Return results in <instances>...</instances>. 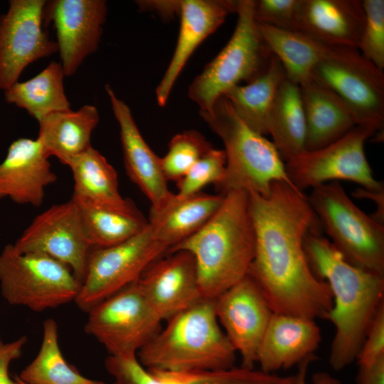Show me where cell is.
<instances>
[{
  "label": "cell",
  "instance_id": "obj_35",
  "mask_svg": "<svg viewBox=\"0 0 384 384\" xmlns=\"http://www.w3.org/2000/svg\"><path fill=\"white\" fill-rule=\"evenodd\" d=\"M225 164L224 150L212 147L176 183L178 193L176 195L180 198L188 197L201 193L208 184L217 186L224 178Z\"/></svg>",
  "mask_w": 384,
  "mask_h": 384
},
{
  "label": "cell",
  "instance_id": "obj_6",
  "mask_svg": "<svg viewBox=\"0 0 384 384\" xmlns=\"http://www.w3.org/2000/svg\"><path fill=\"white\" fill-rule=\"evenodd\" d=\"M254 0L238 1L234 32L221 51L194 78L188 95L208 111L230 88L253 81L267 69L272 53L254 17Z\"/></svg>",
  "mask_w": 384,
  "mask_h": 384
},
{
  "label": "cell",
  "instance_id": "obj_15",
  "mask_svg": "<svg viewBox=\"0 0 384 384\" xmlns=\"http://www.w3.org/2000/svg\"><path fill=\"white\" fill-rule=\"evenodd\" d=\"M220 325L236 352L241 366L252 368L273 311L256 281L247 274L215 299Z\"/></svg>",
  "mask_w": 384,
  "mask_h": 384
},
{
  "label": "cell",
  "instance_id": "obj_36",
  "mask_svg": "<svg viewBox=\"0 0 384 384\" xmlns=\"http://www.w3.org/2000/svg\"><path fill=\"white\" fill-rule=\"evenodd\" d=\"M363 29L358 50L379 69L384 68V1L363 0Z\"/></svg>",
  "mask_w": 384,
  "mask_h": 384
},
{
  "label": "cell",
  "instance_id": "obj_30",
  "mask_svg": "<svg viewBox=\"0 0 384 384\" xmlns=\"http://www.w3.org/2000/svg\"><path fill=\"white\" fill-rule=\"evenodd\" d=\"M268 134L284 162L304 151L306 122L300 87L287 78L270 115Z\"/></svg>",
  "mask_w": 384,
  "mask_h": 384
},
{
  "label": "cell",
  "instance_id": "obj_33",
  "mask_svg": "<svg viewBox=\"0 0 384 384\" xmlns=\"http://www.w3.org/2000/svg\"><path fill=\"white\" fill-rule=\"evenodd\" d=\"M150 371L161 384H292L294 380V375L282 376L242 366L187 373Z\"/></svg>",
  "mask_w": 384,
  "mask_h": 384
},
{
  "label": "cell",
  "instance_id": "obj_17",
  "mask_svg": "<svg viewBox=\"0 0 384 384\" xmlns=\"http://www.w3.org/2000/svg\"><path fill=\"white\" fill-rule=\"evenodd\" d=\"M146 301L162 321L196 304L201 295L195 260L185 250L158 259L137 280Z\"/></svg>",
  "mask_w": 384,
  "mask_h": 384
},
{
  "label": "cell",
  "instance_id": "obj_41",
  "mask_svg": "<svg viewBox=\"0 0 384 384\" xmlns=\"http://www.w3.org/2000/svg\"><path fill=\"white\" fill-rule=\"evenodd\" d=\"M358 366L356 384H384V355Z\"/></svg>",
  "mask_w": 384,
  "mask_h": 384
},
{
  "label": "cell",
  "instance_id": "obj_2",
  "mask_svg": "<svg viewBox=\"0 0 384 384\" xmlns=\"http://www.w3.org/2000/svg\"><path fill=\"white\" fill-rule=\"evenodd\" d=\"M304 249L313 272L328 284L332 294L333 306L326 317L335 328L329 362L341 370L356 359L383 302L384 276L349 263L321 231L306 235Z\"/></svg>",
  "mask_w": 384,
  "mask_h": 384
},
{
  "label": "cell",
  "instance_id": "obj_18",
  "mask_svg": "<svg viewBox=\"0 0 384 384\" xmlns=\"http://www.w3.org/2000/svg\"><path fill=\"white\" fill-rule=\"evenodd\" d=\"M49 158L38 137L14 140L0 163V200L40 206L46 188L57 180Z\"/></svg>",
  "mask_w": 384,
  "mask_h": 384
},
{
  "label": "cell",
  "instance_id": "obj_20",
  "mask_svg": "<svg viewBox=\"0 0 384 384\" xmlns=\"http://www.w3.org/2000/svg\"><path fill=\"white\" fill-rule=\"evenodd\" d=\"M238 1H181L180 29L171 60L156 89V101L164 106L178 75L196 48L215 32L230 13H235Z\"/></svg>",
  "mask_w": 384,
  "mask_h": 384
},
{
  "label": "cell",
  "instance_id": "obj_43",
  "mask_svg": "<svg viewBox=\"0 0 384 384\" xmlns=\"http://www.w3.org/2000/svg\"><path fill=\"white\" fill-rule=\"evenodd\" d=\"M357 198H368L376 204V210L371 216L378 223L384 225V188L379 190H368L361 187L352 192Z\"/></svg>",
  "mask_w": 384,
  "mask_h": 384
},
{
  "label": "cell",
  "instance_id": "obj_31",
  "mask_svg": "<svg viewBox=\"0 0 384 384\" xmlns=\"http://www.w3.org/2000/svg\"><path fill=\"white\" fill-rule=\"evenodd\" d=\"M81 223L91 247L125 241L142 231L148 221L134 208L119 210L77 201Z\"/></svg>",
  "mask_w": 384,
  "mask_h": 384
},
{
  "label": "cell",
  "instance_id": "obj_9",
  "mask_svg": "<svg viewBox=\"0 0 384 384\" xmlns=\"http://www.w3.org/2000/svg\"><path fill=\"white\" fill-rule=\"evenodd\" d=\"M310 80L331 91L351 110L358 126L381 132L384 125V73L357 48L331 47Z\"/></svg>",
  "mask_w": 384,
  "mask_h": 384
},
{
  "label": "cell",
  "instance_id": "obj_19",
  "mask_svg": "<svg viewBox=\"0 0 384 384\" xmlns=\"http://www.w3.org/2000/svg\"><path fill=\"white\" fill-rule=\"evenodd\" d=\"M105 90L119 127L127 175L151 202V210H159L174 196L168 188L160 157L154 153L144 139L128 105L117 97L110 85H105Z\"/></svg>",
  "mask_w": 384,
  "mask_h": 384
},
{
  "label": "cell",
  "instance_id": "obj_21",
  "mask_svg": "<svg viewBox=\"0 0 384 384\" xmlns=\"http://www.w3.org/2000/svg\"><path fill=\"white\" fill-rule=\"evenodd\" d=\"M364 21L361 0H302L294 31L328 46L358 49Z\"/></svg>",
  "mask_w": 384,
  "mask_h": 384
},
{
  "label": "cell",
  "instance_id": "obj_7",
  "mask_svg": "<svg viewBox=\"0 0 384 384\" xmlns=\"http://www.w3.org/2000/svg\"><path fill=\"white\" fill-rule=\"evenodd\" d=\"M307 198L321 229L345 260L384 276V225L361 210L338 181L312 188Z\"/></svg>",
  "mask_w": 384,
  "mask_h": 384
},
{
  "label": "cell",
  "instance_id": "obj_39",
  "mask_svg": "<svg viewBox=\"0 0 384 384\" xmlns=\"http://www.w3.org/2000/svg\"><path fill=\"white\" fill-rule=\"evenodd\" d=\"M384 355V302L375 313L357 356L358 364L369 363Z\"/></svg>",
  "mask_w": 384,
  "mask_h": 384
},
{
  "label": "cell",
  "instance_id": "obj_11",
  "mask_svg": "<svg viewBox=\"0 0 384 384\" xmlns=\"http://www.w3.org/2000/svg\"><path fill=\"white\" fill-rule=\"evenodd\" d=\"M85 331L109 356H137L163 322L143 296L137 281L102 301L88 312Z\"/></svg>",
  "mask_w": 384,
  "mask_h": 384
},
{
  "label": "cell",
  "instance_id": "obj_4",
  "mask_svg": "<svg viewBox=\"0 0 384 384\" xmlns=\"http://www.w3.org/2000/svg\"><path fill=\"white\" fill-rule=\"evenodd\" d=\"M166 321L137 355L147 370L187 373L234 366L236 351L218 322L215 299H203Z\"/></svg>",
  "mask_w": 384,
  "mask_h": 384
},
{
  "label": "cell",
  "instance_id": "obj_27",
  "mask_svg": "<svg viewBox=\"0 0 384 384\" xmlns=\"http://www.w3.org/2000/svg\"><path fill=\"white\" fill-rule=\"evenodd\" d=\"M286 78L282 65L272 54L264 73L249 83L230 88L223 96L247 126L265 136L268 134L270 115L277 92Z\"/></svg>",
  "mask_w": 384,
  "mask_h": 384
},
{
  "label": "cell",
  "instance_id": "obj_29",
  "mask_svg": "<svg viewBox=\"0 0 384 384\" xmlns=\"http://www.w3.org/2000/svg\"><path fill=\"white\" fill-rule=\"evenodd\" d=\"M65 76L60 63L52 61L33 78L4 90L5 99L38 122L51 113L71 110L63 86Z\"/></svg>",
  "mask_w": 384,
  "mask_h": 384
},
{
  "label": "cell",
  "instance_id": "obj_26",
  "mask_svg": "<svg viewBox=\"0 0 384 384\" xmlns=\"http://www.w3.org/2000/svg\"><path fill=\"white\" fill-rule=\"evenodd\" d=\"M74 190L71 198L92 205L119 210L134 206L122 198L117 174L106 158L92 146L69 163Z\"/></svg>",
  "mask_w": 384,
  "mask_h": 384
},
{
  "label": "cell",
  "instance_id": "obj_34",
  "mask_svg": "<svg viewBox=\"0 0 384 384\" xmlns=\"http://www.w3.org/2000/svg\"><path fill=\"white\" fill-rule=\"evenodd\" d=\"M211 148L210 144L197 131L189 130L176 134L169 144L166 155L160 157L166 181L178 182Z\"/></svg>",
  "mask_w": 384,
  "mask_h": 384
},
{
  "label": "cell",
  "instance_id": "obj_8",
  "mask_svg": "<svg viewBox=\"0 0 384 384\" xmlns=\"http://www.w3.org/2000/svg\"><path fill=\"white\" fill-rule=\"evenodd\" d=\"M80 286L68 266L48 256L18 252L13 244L0 252V292L10 305L41 312L75 301Z\"/></svg>",
  "mask_w": 384,
  "mask_h": 384
},
{
  "label": "cell",
  "instance_id": "obj_42",
  "mask_svg": "<svg viewBox=\"0 0 384 384\" xmlns=\"http://www.w3.org/2000/svg\"><path fill=\"white\" fill-rule=\"evenodd\" d=\"M316 357L311 355L298 364V371L294 375L292 384H306V375L311 362ZM313 384H341L340 381L324 372L316 373L313 376Z\"/></svg>",
  "mask_w": 384,
  "mask_h": 384
},
{
  "label": "cell",
  "instance_id": "obj_40",
  "mask_svg": "<svg viewBox=\"0 0 384 384\" xmlns=\"http://www.w3.org/2000/svg\"><path fill=\"white\" fill-rule=\"evenodd\" d=\"M27 341V337L21 336L14 341L5 342L0 334V384H20L15 376H11L9 368L14 361L21 356Z\"/></svg>",
  "mask_w": 384,
  "mask_h": 384
},
{
  "label": "cell",
  "instance_id": "obj_22",
  "mask_svg": "<svg viewBox=\"0 0 384 384\" xmlns=\"http://www.w3.org/2000/svg\"><path fill=\"white\" fill-rule=\"evenodd\" d=\"M321 338L315 320L273 313L258 350L257 363L267 373L298 365L314 355Z\"/></svg>",
  "mask_w": 384,
  "mask_h": 384
},
{
  "label": "cell",
  "instance_id": "obj_38",
  "mask_svg": "<svg viewBox=\"0 0 384 384\" xmlns=\"http://www.w3.org/2000/svg\"><path fill=\"white\" fill-rule=\"evenodd\" d=\"M105 367L113 378V384H161L154 374L141 364L137 356H109L105 361Z\"/></svg>",
  "mask_w": 384,
  "mask_h": 384
},
{
  "label": "cell",
  "instance_id": "obj_10",
  "mask_svg": "<svg viewBox=\"0 0 384 384\" xmlns=\"http://www.w3.org/2000/svg\"><path fill=\"white\" fill-rule=\"evenodd\" d=\"M168 250L156 238L149 222L142 231L125 241L92 247L75 303L87 313L102 301L137 282Z\"/></svg>",
  "mask_w": 384,
  "mask_h": 384
},
{
  "label": "cell",
  "instance_id": "obj_3",
  "mask_svg": "<svg viewBox=\"0 0 384 384\" xmlns=\"http://www.w3.org/2000/svg\"><path fill=\"white\" fill-rule=\"evenodd\" d=\"M255 246L248 193L235 191L224 195L219 209L199 230L167 253L190 252L203 298L215 299L248 274Z\"/></svg>",
  "mask_w": 384,
  "mask_h": 384
},
{
  "label": "cell",
  "instance_id": "obj_1",
  "mask_svg": "<svg viewBox=\"0 0 384 384\" xmlns=\"http://www.w3.org/2000/svg\"><path fill=\"white\" fill-rule=\"evenodd\" d=\"M247 193L255 237L248 274L274 313L326 319L332 294L313 272L304 249L306 235L322 230L307 196L285 181L274 182L267 196Z\"/></svg>",
  "mask_w": 384,
  "mask_h": 384
},
{
  "label": "cell",
  "instance_id": "obj_16",
  "mask_svg": "<svg viewBox=\"0 0 384 384\" xmlns=\"http://www.w3.org/2000/svg\"><path fill=\"white\" fill-rule=\"evenodd\" d=\"M103 0H52L46 3L44 26L53 23L65 76L73 75L82 61L95 53L107 16Z\"/></svg>",
  "mask_w": 384,
  "mask_h": 384
},
{
  "label": "cell",
  "instance_id": "obj_45",
  "mask_svg": "<svg viewBox=\"0 0 384 384\" xmlns=\"http://www.w3.org/2000/svg\"><path fill=\"white\" fill-rule=\"evenodd\" d=\"M15 378L17 379V380L19 382L20 384H27L23 382L21 380H20L17 375H15Z\"/></svg>",
  "mask_w": 384,
  "mask_h": 384
},
{
  "label": "cell",
  "instance_id": "obj_14",
  "mask_svg": "<svg viewBox=\"0 0 384 384\" xmlns=\"http://www.w3.org/2000/svg\"><path fill=\"white\" fill-rule=\"evenodd\" d=\"M45 0H11L0 17V89L14 83L26 67L58 51L43 29Z\"/></svg>",
  "mask_w": 384,
  "mask_h": 384
},
{
  "label": "cell",
  "instance_id": "obj_13",
  "mask_svg": "<svg viewBox=\"0 0 384 384\" xmlns=\"http://www.w3.org/2000/svg\"><path fill=\"white\" fill-rule=\"evenodd\" d=\"M23 253L48 256L68 266L83 280L91 246L85 237L76 203L55 204L38 215L13 244Z\"/></svg>",
  "mask_w": 384,
  "mask_h": 384
},
{
  "label": "cell",
  "instance_id": "obj_5",
  "mask_svg": "<svg viewBox=\"0 0 384 384\" xmlns=\"http://www.w3.org/2000/svg\"><path fill=\"white\" fill-rule=\"evenodd\" d=\"M199 112L225 146V175L216 186L220 194L244 191L267 196L275 181L292 184L273 142L247 126L225 97Z\"/></svg>",
  "mask_w": 384,
  "mask_h": 384
},
{
  "label": "cell",
  "instance_id": "obj_44",
  "mask_svg": "<svg viewBox=\"0 0 384 384\" xmlns=\"http://www.w3.org/2000/svg\"><path fill=\"white\" fill-rule=\"evenodd\" d=\"M142 10L156 11L164 16L178 14L181 1H139L137 3Z\"/></svg>",
  "mask_w": 384,
  "mask_h": 384
},
{
  "label": "cell",
  "instance_id": "obj_12",
  "mask_svg": "<svg viewBox=\"0 0 384 384\" xmlns=\"http://www.w3.org/2000/svg\"><path fill=\"white\" fill-rule=\"evenodd\" d=\"M373 135L372 130L357 125L327 146L304 151L284 162L289 181L302 192L338 180L368 190L383 188V183L373 177L365 152V143Z\"/></svg>",
  "mask_w": 384,
  "mask_h": 384
},
{
  "label": "cell",
  "instance_id": "obj_25",
  "mask_svg": "<svg viewBox=\"0 0 384 384\" xmlns=\"http://www.w3.org/2000/svg\"><path fill=\"white\" fill-rule=\"evenodd\" d=\"M100 116L94 105H85L71 110L51 113L38 121V138L49 156H54L64 165L90 146L91 134Z\"/></svg>",
  "mask_w": 384,
  "mask_h": 384
},
{
  "label": "cell",
  "instance_id": "obj_23",
  "mask_svg": "<svg viewBox=\"0 0 384 384\" xmlns=\"http://www.w3.org/2000/svg\"><path fill=\"white\" fill-rule=\"evenodd\" d=\"M299 87L306 122L304 151L327 146L357 126L351 110L331 91L311 80Z\"/></svg>",
  "mask_w": 384,
  "mask_h": 384
},
{
  "label": "cell",
  "instance_id": "obj_32",
  "mask_svg": "<svg viewBox=\"0 0 384 384\" xmlns=\"http://www.w3.org/2000/svg\"><path fill=\"white\" fill-rule=\"evenodd\" d=\"M17 376L27 384H105L84 376L67 362L59 345L57 323L51 318L43 322L37 355Z\"/></svg>",
  "mask_w": 384,
  "mask_h": 384
},
{
  "label": "cell",
  "instance_id": "obj_24",
  "mask_svg": "<svg viewBox=\"0 0 384 384\" xmlns=\"http://www.w3.org/2000/svg\"><path fill=\"white\" fill-rule=\"evenodd\" d=\"M223 199V194L199 193L185 198L174 194L160 210H151L148 222L156 238L169 250L199 230L217 212Z\"/></svg>",
  "mask_w": 384,
  "mask_h": 384
},
{
  "label": "cell",
  "instance_id": "obj_28",
  "mask_svg": "<svg viewBox=\"0 0 384 384\" xmlns=\"http://www.w3.org/2000/svg\"><path fill=\"white\" fill-rule=\"evenodd\" d=\"M257 26L272 53L282 65L287 78L299 86L310 80L313 69L331 48L296 31L258 22Z\"/></svg>",
  "mask_w": 384,
  "mask_h": 384
},
{
  "label": "cell",
  "instance_id": "obj_37",
  "mask_svg": "<svg viewBox=\"0 0 384 384\" xmlns=\"http://www.w3.org/2000/svg\"><path fill=\"white\" fill-rule=\"evenodd\" d=\"M301 1H254V17L258 23L274 28L294 31L297 16Z\"/></svg>",
  "mask_w": 384,
  "mask_h": 384
}]
</instances>
